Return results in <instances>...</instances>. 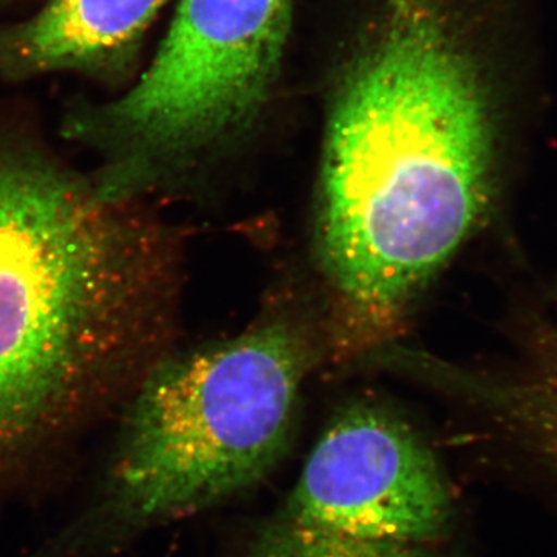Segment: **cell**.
I'll return each mask as SVG.
<instances>
[{"mask_svg": "<svg viewBox=\"0 0 557 557\" xmlns=\"http://www.w3.org/2000/svg\"><path fill=\"white\" fill-rule=\"evenodd\" d=\"M307 366L284 322L153 366L89 496L27 557H120L256 485L287 449Z\"/></svg>", "mask_w": 557, "mask_h": 557, "instance_id": "cell-3", "label": "cell"}, {"mask_svg": "<svg viewBox=\"0 0 557 557\" xmlns=\"http://www.w3.org/2000/svg\"><path fill=\"white\" fill-rule=\"evenodd\" d=\"M493 112L474 58L420 2H399L348 70L325 137L318 244L359 322L397 318L482 218Z\"/></svg>", "mask_w": 557, "mask_h": 557, "instance_id": "cell-2", "label": "cell"}, {"mask_svg": "<svg viewBox=\"0 0 557 557\" xmlns=\"http://www.w3.org/2000/svg\"><path fill=\"white\" fill-rule=\"evenodd\" d=\"M166 2L50 0L35 16L0 27V81L75 72L102 83H123Z\"/></svg>", "mask_w": 557, "mask_h": 557, "instance_id": "cell-6", "label": "cell"}, {"mask_svg": "<svg viewBox=\"0 0 557 557\" xmlns=\"http://www.w3.org/2000/svg\"><path fill=\"white\" fill-rule=\"evenodd\" d=\"M496 409L557 469V357L542 359L490 394Z\"/></svg>", "mask_w": 557, "mask_h": 557, "instance_id": "cell-7", "label": "cell"}, {"mask_svg": "<svg viewBox=\"0 0 557 557\" xmlns=\"http://www.w3.org/2000/svg\"><path fill=\"white\" fill-rule=\"evenodd\" d=\"M166 258L137 196L0 137V519L137 376L163 325Z\"/></svg>", "mask_w": 557, "mask_h": 557, "instance_id": "cell-1", "label": "cell"}, {"mask_svg": "<svg viewBox=\"0 0 557 557\" xmlns=\"http://www.w3.org/2000/svg\"><path fill=\"white\" fill-rule=\"evenodd\" d=\"M293 0H182L156 60L134 89L78 104L67 137L104 157L100 177L138 194L161 164L245 123L265 98Z\"/></svg>", "mask_w": 557, "mask_h": 557, "instance_id": "cell-4", "label": "cell"}, {"mask_svg": "<svg viewBox=\"0 0 557 557\" xmlns=\"http://www.w3.org/2000/svg\"><path fill=\"white\" fill-rule=\"evenodd\" d=\"M453 491L423 438L379 406H350L239 557H449Z\"/></svg>", "mask_w": 557, "mask_h": 557, "instance_id": "cell-5", "label": "cell"}]
</instances>
